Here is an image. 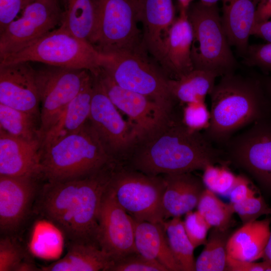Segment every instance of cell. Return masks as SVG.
<instances>
[{
  "label": "cell",
  "instance_id": "7",
  "mask_svg": "<svg viewBox=\"0 0 271 271\" xmlns=\"http://www.w3.org/2000/svg\"><path fill=\"white\" fill-rule=\"evenodd\" d=\"M102 58V54L88 41L77 38L60 25L28 47L0 60V65L37 62L85 69L96 75L100 70Z\"/></svg>",
  "mask_w": 271,
  "mask_h": 271
},
{
  "label": "cell",
  "instance_id": "9",
  "mask_svg": "<svg viewBox=\"0 0 271 271\" xmlns=\"http://www.w3.org/2000/svg\"><path fill=\"white\" fill-rule=\"evenodd\" d=\"M101 68L121 88L145 95L172 110L176 101L170 92L168 78L159 71L147 54H102Z\"/></svg>",
  "mask_w": 271,
  "mask_h": 271
},
{
  "label": "cell",
  "instance_id": "18",
  "mask_svg": "<svg viewBox=\"0 0 271 271\" xmlns=\"http://www.w3.org/2000/svg\"><path fill=\"white\" fill-rule=\"evenodd\" d=\"M142 47L160 65L165 37L176 19L173 0H137Z\"/></svg>",
  "mask_w": 271,
  "mask_h": 271
},
{
  "label": "cell",
  "instance_id": "48",
  "mask_svg": "<svg viewBox=\"0 0 271 271\" xmlns=\"http://www.w3.org/2000/svg\"><path fill=\"white\" fill-rule=\"evenodd\" d=\"M220 1L222 0H199V1L207 5L216 4H217V2Z\"/></svg>",
  "mask_w": 271,
  "mask_h": 271
},
{
  "label": "cell",
  "instance_id": "10",
  "mask_svg": "<svg viewBox=\"0 0 271 271\" xmlns=\"http://www.w3.org/2000/svg\"><path fill=\"white\" fill-rule=\"evenodd\" d=\"M91 78V73L85 69L47 65L36 70L41 105L39 128L41 141Z\"/></svg>",
  "mask_w": 271,
  "mask_h": 271
},
{
  "label": "cell",
  "instance_id": "21",
  "mask_svg": "<svg viewBox=\"0 0 271 271\" xmlns=\"http://www.w3.org/2000/svg\"><path fill=\"white\" fill-rule=\"evenodd\" d=\"M165 188L163 198L164 220L181 217L197 206L206 188L202 179L191 172L163 175Z\"/></svg>",
  "mask_w": 271,
  "mask_h": 271
},
{
  "label": "cell",
  "instance_id": "24",
  "mask_svg": "<svg viewBox=\"0 0 271 271\" xmlns=\"http://www.w3.org/2000/svg\"><path fill=\"white\" fill-rule=\"evenodd\" d=\"M134 240L143 255L159 262L168 271H183L170 247L163 223L134 220Z\"/></svg>",
  "mask_w": 271,
  "mask_h": 271
},
{
  "label": "cell",
  "instance_id": "28",
  "mask_svg": "<svg viewBox=\"0 0 271 271\" xmlns=\"http://www.w3.org/2000/svg\"><path fill=\"white\" fill-rule=\"evenodd\" d=\"M63 5L61 26L77 38L87 41L94 22V10L91 0H62Z\"/></svg>",
  "mask_w": 271,
  "mask_h": 271
},
{
  "label": "cell",
  "instance_id": "13",
  "mask_svg": "<svg viewBox=\"0 0 271 271\" xmlns=\"http://www.w3.org/2000/svg\"><path fill=\"white\" fill-rule=\"evenodd\" d=\"M228 161L271 189V125L262 119L231 137L224 145Z\"/></svg>",
  "mask_w": 271,
  "mask_h": 271
},
{
  "label": "cell",
  "instance_id": "22",
  "mask_svg": "<svg viewBox=\"0 0 271 271\" xmlns=\"http://www.w3.org/2000/svg\"><path fill=\"white\" fill-rule=\"evenodd\" d=\"M222 24L231 46L245 54L260 0H222Z\"/></svg>",
  "mask_w": 271,
  "mask_h": 271
},
{
  "label": "cell",
  "instance_id": "36",
  "mask_svg": "<svg viewBox=\"0 0 271 271\" xmlns=\"http://www.w3.org/2000/svg\"><path fill=\"white\" fill-rule=\"evenodd\" d=\"M210 118L205 100L188 103L183 108L182 122L191 130H205L209 125Z\"/></svg>",
  "mask_w": 271,
  "mask_h": 271
},
{
  "label": "cell",
  "instance_id": "35",
  "mask_svg": "<svg viewBox=\"0 0 271 271\" xmlns=\"http://www.w3.org/2000/svg\"><path fill=\"white\" fill-rule=\"evenodd\" d=\"M108 271H168L159 262L138 251L130 253L113 262Z\"/></svg>",
  "mask_w": 271,
  "mask_h": 271
},
{
  "label": "cell",
  "instance_id": "16",
  "mask_svg": "<svg viewBox=\"0 0 271 271\" xmlns=\"http://www.w3.org/2000/svg\"><path fill=\"white\" fill-rule=\"evenodd\" d=\"M34 176H0V233L12 235L22 226L40 187Z\"/></svg>",
  "mask_w": 271,
  "mask_h": 271
},
{
  "label": "cell",
  "instance_id": "3",
  "mask_svg": "<svg viewBox=\"0 0 271 271\" xmlns=\"http://www.w3.org/2000/svg\"><path fill=\"white\" fill-rule=\"evenodd\" d=\"M264 94L259 79L234 72L221 76L209 94L210 121L203 134L223 145L236 131L262 119Z\"/></svg>",
  "mask_w": 271,
  "mask_h": 271
},
{
  "label": "cell",
  "instance_id": "39",
  "mask_svg": "<svg viewBox=\"0 0 271 271\" xmlns=\"http://www.w3.org/2000/svg\"><path fill=\"white\" fill-rule=\"evenodd\" d=\"M243 58L245 65L271 72V43L249 45Z\"/></svg>",
  "mask_w": 271,
  "mask_h": 271
},
{
  "label": "cell",
  "instance_id": "2",
  "mask_svg": "<svg viewBox=\"0 0 271 271\" xmlns=\"http://www.w3.org/2000/svg\"><path fill=\"white\" fill-rule=\"evenodd\" d=\"M223 155L203 133L172 119L161 130L139 142L124 164L148 175L192 172L221 162Z\"/></svg>",
  "mask_w": 271,
  "mask_h": 271
},
{
  "label": "cell",
  "instance_id": "20",
  "mask_svg": "<svg viewBox=\"0 0 271 271\" xmlns=\"http://www.w3.org/2000/svg\"><path fill=\"white\" fill-rule=\"evenodd\" d=\"M41 150L39 140L26 141L0 129V176L40 178Z\"/></svg>",
  "mask_w": 271,
  "mask_h": 271
},
{
  "label": "cell",
  "instance_id": "23",
  "mask_svg": "<svg viewBox=\"0 0 271 271\" xmlns=\"http://www.w3.org/2000/svg\"><path fill=\"white\" fill-rule=\"evenodd\" d=\"M271 218L250 222L229 236L227 256L244 261H255L262 257L269 238Z\"/></svg>",
  "mask_w": 271,
  "mask_h": 271
},
{
  "label": "cell",
  "instance_id": "27",
  "mask_svg": "<svg viewBox=\"0 0 271 271\" xmlns=\"http://www.w3.org/2000/svg\"><path fill=\"white\" fill-rule=\"evenodd\" d=\"M217 77L213 72L194 69L178 79L168 78V87L174 100L185 104L205 100Z\"/></svg>",
  "mask_w": 271,
  "mask_h": 271
},
{
  "label": "cell",
  "instance_id": "42",
  "mask_svg": "<svg viewBox=\"0 0 271 271\" xmlns=\"http://www.w3.org/2000/svg\"><path fill=\"white\" fill-rule=\"evenodd\" d=\"M226 270L271 271V265L264 260L255 262L238 260L227 256Z\"/></svg>",
  "mask_w": 271,
  "mask_h": 271
},
{
  "label": "cell",
  "instance_id": "31",
  "mask_svg": "<svg viewBox=\"0 0 271 271\" xmlns=\"http://www.w3.org/2000/svg\"><path fill=\"white\" fill-rule=\"evenodd\" d=\"M163 225L172 251L183 271L195 270V248L186 234L180 217L165 220Z\"/></svg>",
  "mask_w": 271,
  "mask_h": 271
},
{
  "label": "cell",
  "instance_id": "19",
  "mask_svg": "<svg viewBox=\"0 0 271 271\" xmlns=\"http://www.w3.org/2000/svg\"><path fill=\"white\" fill-rule=\"evenodd\" d=\"M192 40L187 11H180L165 37L162 51L161 66L172 79H178L194 69L191 57Z\"/></svg>",
  "mask_w": 271,
  "mask_h": 271
},
{
  "label": "cell",
  "instance_id": "26",
  "mask_svg": "<svg viewBox=\"0 0 271 271\" xmlns=\"http://www.w3.org/2000/svg\"><path fill=\"white\" fill-rule=\"evenodd\" d=\"M93 90L91 78L64 109L41 141V150L78 130L88 120Z\"/></svg>",
  "mask_w": 271,
  "mask_h": 271
},
{
  "label": "cell",
  "instance_id": "5",
  "mask_svg": "<svg viewBox=\"0 0 271 271\" xmlns=\"http://www.w3.org/2000/svg\"><path fill=\"white\" fill-rule=\"evenodd\" d=\"M187 16L192 29L194 68L213 72L218 77L234 72L238 63L224 30L217 4L192 2Z\"/></svg>",
  "mask_w": 271,
  "mask_h": 271
},
{
  "label": "cell",
  "instance_id": "32",
  "mask_svg": "<svg viewBox=\"0 0 271 271\" xmlns=\"http://www.w3.org/2000/svg\"><path fill=\"white\" fill-rule=\"evenodd\" d=\"M197 211L211 226L222 230L228 229L233 214L231 203L227 204L215 194L205 188L197 205Z\"/></svg>",
  "mask_w": 271,
  "mask_h": 271
},
{
  "label": "cell",
  "instance_id": "45",
  "mask_svg": "<svg viewBox=\"0 0 271 271\" xmlns=\"http://www.w3.org/2000/svg\"><path fill=\"white\" fill-rule=\"evenodd\" d=\"M262 258L263 260L267 262L271 265V230L269 238L264 249Z\"/></svg>",
  "mask_w": 271,
  "mask_h": 271
},
{
  "label": "cell",
  "instance_id": "37",
  "mask_svg": "<svg viewBox=\"0 0 271 271\" xmlns=\"http://www.w3.org/2000/svg\"><path fill=\"white\" fill-rule=\"evenodd\" d=\"M183 224L190 241L195 248L207 242L208 231L211 226L197 210L186 213Z\"/></svg>",
  "mask_w": 271,
  "mask_h": 271
},
{
  "label": "cell",
  "instance_id": "38",
  "mask_svg": "<svg viewBox=\"0 0 271 271\" xmlns=\"http://www.w3.org/2000/svg\"><path fill=\"white\" fill-rule=\"evenodd\" d=\"M231 205L234 213L237 214L243 224L257 220L262 215L271 214V208L260 196L255 195Z\"/></svg>",
  "mask_w": 271,
  "mask_h": 271
},
{
  "label": "cell",
  "instance_id": "14",
  "mask_svg": "<svg viewBox=\"0 0 271 271\" xmlns=\"http://www.w3.org/2000/svg\"><path fill=\"white\" fill-rule=\"evenodd\" d=\"M95 75L116 107L128 117L138 136V143L152 136L173 119L172 110L145 95L121 88L102 68Z\"/></svg>",
  "mask_w": 271,
  "mask_h": 271
},
{
  "label": "cell",
  "instance_id": "44",
  "mask_svg": "<svg viewBox=\"0 0 271 271\" xmlns=\"http://www.w3.org/2000/svg\"><path fill=\"white\" fill-rule=\"evenodd\" d=\"M271 18V0H260L256 10L254 23H259Z\"/></svg>",
  "mask_w": 271,
  "mask_h": 271
},
{
  "label": "cell",
  "instance_id": "47",
  "mask_svg": "<svg viewBox=\"0 0 271 271\" xmlns=\"http://www.w3.org/2000/svg\"><path fill=\"white\" fill-rule=\"evenodd\" d=\"M179 11H187L190 5L193 2V0H177Z\"/></svg>",
  "mask_w": 271,
  "mask_h": 271
},
{
  "label": "cell",
  "instance_id": "33",
  "mask_svg": "<svg viewBox=\"0 0 271 271\" xmlns=\"http://www.w3.org/2000/svg\"><path fill=\"white\" fill-rule=\"evenodd\" d=\"M14 236L1 235L0 271H39Z\"/></svg>",
  "mask_w": 271,
  "mask_h": 271
},
{
  "label": "cell",
  "instance_id": "8",
  "mask_svg": "<svg viewBox=\"0 0 271 271\" xmlns=\"http://www.w3.org/2000/svg\"><path fill=\"white\" fill-rule=\"evenodd\" d=\"M110 186L119 204L136 221L154 223L165 221L163 175H148L118 163Z\"/></svg>",
  "mask_w": 271,
  "mask_h": 271
},
{
  "label": "cell",
  "instance_id": "1",
  "mask_svg": "<svg viewBox=\"0 0 271 271\" xmlns=\"http://www.w3.org/2000/svg\"><path fill=\"white\" fill-rule=\"evenodd\" d=\"M116 165L113 163L82 178L46 182L40 188L34 208L55 225L69 242L92 243L99 246V211Z\"/></svg>",
  "mask_w": 271,
  "mask_h": 271
},
{
  "label": "cell",
  "instance_id": "41",
  "mask_svg": "<svg viewBox=\"0 0 271 271\" xmlns=\"http://www.w3.org/2000/svg\"><path fill=\"white\" fill-rule=\"evenodd\" d=\"M255 191L251 187L248 180L244 176L239 175L237 182L231 190L228 197L231 204H236L255 196Z\"/></svg>",
  "mask_w": 271,
  "mask_h": 271
},
{
  "label": "cell",
  "instance_id": "25",
  "mask_svg": "<svg viewBox=\"0 0 271 271\" xmlns=\"http://www.w3.org/2000/svg\"><path fill=\"white\" fill-rule=\"evenodd\" d=\"M113 263L110 256L92 243L69 242L63 257L40 268L41 271H108Z\"/></svg>",
  "mask_w": 271,
  "mask_h": 271
},
{
  "label": "cell",
  "instance_id": "11",
  "mask_svg": "<svg viewBox=\"0 0 271 271\" xmlns=\"http://www.w3.org/2000/svg\"><path fill=\"white\" fill-rule=\"evenodd\" d=\"M91 75L93 90L89 120L109 155L115 161L123 163L137 144L138 136L111 101L97 76Z\"/></svg>",
  "mask_w": 271,
  "mask_h": 271
},
{
  "label": "cell",
  "instance_id": "29",
  "mask_svg": "<svg viewBox=\"0 0 271 271\" xmlns=\"http://www.w3.org/2000/svg\"><path fill=\"white\" fill-rule=\"evenodd\" d=\"M228 230L213 227L203 250L195 261V270H226Z\"/></svg>",
  "mask_w": 271,
  "mask_h": 271
},
{
  "label": "cell",
  "instance_id": "46",
  "mask_svg": "<svg viewBox=\"0 0 271 271\" xmlns=\"http://www.w3.org/2000/svg\"><path fill=\"white\" fill-rule=\"evenodd\" d=\"M261 83L264 91H266L271 98V77L266 78L262 81H261Z\"/></svg>",
  "mask_w": 271,
  "mask_h": 271
},
{
  "label": "cell",
  "instance_id": "17",
  "mask_svg": "<svg viewBox=\"0 0 271 271\" xmlns=\"http://www.w3.org/2000/svg\"><path fill=\"white\" fill-rule=\"evenodd\" d=\"M0 103L40 119L36 70L30 62L0 65Z\"/></svg>",
  "mask_w": 271,
  "mask_h": 271
},
{
  "label": "cell",
  "instance_id": "34",
  "mask_svg": "<svg viewBox=\"0 0 271 271\" xmlns=\"http://www.w3.org/2000/svg\"><path fill=\"white\" fill-rule=\"evenodd\" d=\"M203 171L202 180L205 188L215 194L223 196H228L238 179V176L225 166L209 164Z\"/></svg>",
  "mask_w": 271,
  "mask_h": 271
},
{
  "label": "cell",
  "instance_id": "12",
  "mask_svg": "<svg viewBox=\"0 0 271 271\" xmlns=\"http://www.w3.org/2000/svg\"><path fill=\"white\" fill-rule=\"evenodd\" d=\"M62 0H35L0 33V60L30 46L60 25Z\"/></svg>",
  "mask_w": 271,
  "mask_h": 271
},
{
  "label": "cell",
  "instance_id": "43",
  "mask_svg": "<svg viewBox=\"0 0 271 271\" xmlns=\"http://www.w3.org/2000/svg\"><path fill=\"white\" fill-rule=\"evenodd\" d=\"M251 35L271 43V20L255 23L252 27Z\"/></svg>",
  "mask_w": 271,
  "mask_h": 271
},
{
  "label": "cell",
  "instance_id": "4",
  "mask_svg": "<svg viewBox=\"0 0 271 271\" xmlns=\"http://www.w3.org/2000/svg\"><path fill=\"white\" fill-rule=\"evenodd\" d=\"M40 178L61 182L94 174L115 161L89 119L76 131L41 150Z\"/></svg>",
  "mask_w": 271,
  "mask_h": 271
},
{
  "label": "cell",
  "instance_id": "40",
  "mask_svg": "<svg viewBox=\"0 0 271 271\" xmlns=\"http://www.w3.org/2000/svg\"><path fill=\"white\" fill-rule=\"evenodd\" d=\"M35 0H0V33Z\"/></svg>",
  "mask_w": 271,
  "mask_h": 271
},
{
  "label": "cell",
  "instance_id": "6",
  "mask_svg": "<svg viewBox=\"0 0 271 271\" xmlns=\"http://www.w3.org/2000/svg\"><path fill=\"white\" fill-rule=\"evenodd\" d=\"M91 1L94 22L88 42L97 51L102 54L147 53L138 26L137 0Z\"/></svg>",
  "mask_w": 271,
  "mask_h": 271
},
{
  "label": "cell",
  "instance_id": "15",
  "mask_svg": "<svg viewBox=\"0 0 271 271\" xmlns=\"http://www.w3.org/2000/svg\"><path fill=\"white\" fill-rule=\"evenodd\" d=\"M98 242L113 262L137 252L134 220L119 204L110 184L102 199L98 214Z\"/></svg>",
  "mask_w": 271,
  "mask_h": 271
},
{
  "label": "cell",
  "instance_id": "30",
  "mask_svg": "<svg viewBox=\"0 0 271 271\" xmlns=\"http://www.w3.org/2000/svg\"><path fill=\"white\" fill-rule=\"evenodd\" d=\"M39 117L30 113L0 103V129L7 133L26 141H41L39 127L36 121Z\"/></svg>",
  "mask_w": 271,
  "mask_h": 271
}]
</instances>
